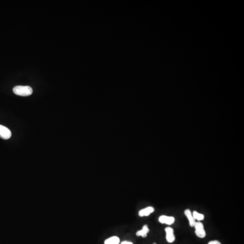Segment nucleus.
Segmentation results:
<instances>
[{"mask_svg":"<svg viewBox=\"0 0 244 244\" xmlns=\"http://www.w3.org/2000/svg\"><path fill=\"white\" fill-rule=\"evenodd\" d=\"M159 222L162 224L171 225L173 224L175 221V218L173 217H170L166 215L161 216L159 218Z\"/></svg>","mask_w":244,"mask_h":244,"instance_id":"nucleus-4","label":"nucleus"},{"mask_svg":"<svg viewBox=\"0 0 244 244\" xmlns=\"http://www.w3.org/2000/svg\"><path fill=\"white\" fill-rule=\"evenodd\" d=\"M194 227L195 229V233L197 237L201 238H203L206 237V232L204 230L203 225L202 222H196Z\"/></svg>","mask_w":244,"mask_h":244,"instance_id":"nucleus-2","label":"nucleus"},{"mask_svg":"<svg viewBox=\"0 0 244 244\" xmlns=\"http://www.w3.org/2000/svg\"><path fill=\"white\" fill-rule=\"evenodd\" d=\"M120 242V239L116 236L111 237L105 241V244H118Z\"/></svg>","mask_w":244,"mask_h":244,"instance_id":"nucleus-9","label":"nucleus"},{"mask_svg":"<svg viewBox=\"0 0 244 244\" xmlns=\"http://www.w3.org/2000/svg\"><path fill=\"white\" fill-rule=\"evenodd\" d=\"M166 233V239L169 243H172L175 241L176 237L174 236V230L172 228L170 227H167L165 229Z\"/></svg>","mask_w":244,"mask_h":244,"instance_id":"nucleus-5","label":"nucleus"},{"mask_svg":"<svg viewBox=\"0 0 244 244\" xmlns=\"http://www.w3.org/2000/svg\"><path fill=\"white\" fill-rule=\"evenodd\" d=\"M208 244H222L220 243L219 241H209L208 242Z\"/></svg>","mask_w":244,"mask_h":244,"instance_id":"nucleus-11","label":"nucleus"},{"mask_svg":"<svg viewBox=\"0 0 244 244\" xmlns=\"http://www.w3.org/2000/svg\"><path fill=\"white\" fill-rule=\"evenodd\" d=\"M156 244V243H154V244Z\"/></svg>","mask_w":244,"mask_h":244,"instance_id":"nucleus-13","label":"nucleus"},{"mask_svg":"<svg viewBox=\"0 0 244 244\" xmlns=\"http://www.w3.org/2000/svg\"><path fill=\"white\" fill-rule=\"evenodd\" d=\"M192 214L193 216V218H194L195 220H197L199 221H202V220L204 219V215L203 214H199V212L196 211H194L193 212Z\"/></svg>","mask_w":244,"mask_h":244,"instance_id":"nucleus-10","label":"nucleus"},{"mask_svg":"<svg viewBox=\"0 0 244 244\" xmlns=\"http://www.w3.org/2000/svg\"><path fill=\"white\" fill-rule=\"evenodd\" d=\"M185 214L189 221V225L191 227H193L196 223V220L193 218L191 212L189 209H187L185 211Z\"/></svg>","mask_w":244,"mask_h":244,"instance_id":"nucleus-7","label":"nucleus"},{"mask_svg":"<svg viewBox=\"0 0 244 244\" xmlns=\"http://www.w3.org/2000/svg\"><path fill=\"white\" fill-rule=\"evenodd\" d=\"M121 244H133L132 242H128V241H123V242H122Z\"/></svg>","mask_w":244,"mask_h":244,"instance_id":"nucleus-12","label":"nucleus"},{"mask_svg":"<svg viewBox=\"0 0 244 244\" xmlns=\"http://www.w3.org/2000/svg\"><path fill=\"white\" fill-rule=\"evenodd\" d=\"M149 229L148 228V225H145L143 226L142 230L137 231L136 233V235L137 237H146L147 234L149 233Z\"/></svg>","mask_w":244,"mask_h":244,"instance_id":"nucleus-8","label":"nucleus"},{"mask_svg":"<svg viewBox=\"0 0 244 244\" xmlns=\"http://www.w3.org/2000/svg\"><path fill=\"white\" fill-rule=\"evenodd\" d=\"M11 136V132L7 127L0 125V137L4 139H10Z\"/></svg>","mask_w":244,"mask_h":244,"instance_id":"nucleus-3","label":"nucleus"},{"mask_svg":"<svg viewBox=\"0 0 244 244\" xmlns=\"http://www.w3.org/2000/svg\"><path fill=\"white\" fill-rule=\"evenodd\" d=\"M13 91L15 94L22 96H29L33 93L32 88L29 86H16Z\"/></svg>","mask_w":244,"mask_h":244,"instance_id":"nucleus-1","label":"nucleus"},{"mask_svg":"<svg viewBox=\"0 0 244 244\" xmlns=\"http://www.w3.org/2000/svg\"><path fill=\"white\" fill-rule=\"evenodd\" d=\"M155 209L152 207H148L141 210L139 211V215L140 217H147L154 212Z\"/></svg>","mask_w":244,"mask_h":244,"instance_id":"nucleus-6","label":"nucleus"}]
</instances>
